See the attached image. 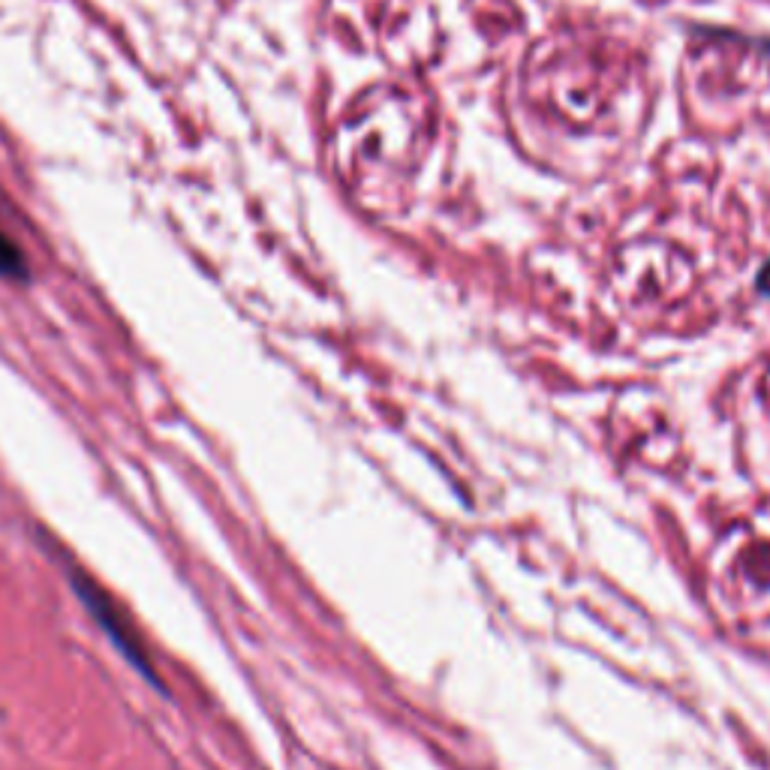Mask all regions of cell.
Instances as JSON below:
<instances>
[{"label":"cell","mask_w":770,"mask_h":770,"mask_svg":"<svg viewBox=\"0 0 770 770\" xmlns=\"http://www.w3.org/2000/svg\"><path fill=\"white\" fill-rule=\"evenodd\" d=\"M0 277H7V280L28 277V259H25L22 247L4 232V226H0Z\"/></svg>","instance_id":"obj_1"}]
</instances>
